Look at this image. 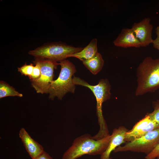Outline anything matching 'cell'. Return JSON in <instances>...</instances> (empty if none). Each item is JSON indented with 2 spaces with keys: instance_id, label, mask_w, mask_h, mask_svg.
I'll use <instances>...</instances> for the list:
<instances>
[{
  "instance_id": "9a60e30c",
  "label": "cell",
  "mask_w": 159,
  "mask_h": 159,
  "mask_svg": "<svg viewBox=\"0 0 159 159\" xmlns=\"http://www.w3.org/2000/svg\"><path fill=\"white\" fill-rule=\"evenodd\" d=\"M154 108L153 111L150 113H148L150 119L155 122L158 128H159V100L154 101L152 102Z\"/></svg>"
},
{
  "instance_id": "52a82bcc",
  "label": "cell",
  "mask_w": 159,
  "mask_h": 159,
  "mask_svg": "<svg viewBox=\"0 0 159 159\" xmlns=\"http://www.w3.org/2000/svg\"><path fill=\"white\" fill-rule=\"evenodd\" d=\"M35 61L40 65L41 74L38 80L31 81L32 86L37 93H49L50 85L53 80L54 69L59 63L54 61L39 58H36Z\"/></svg>"
},
{
  "instance_id": "5bb4252c",
  "label": "cell",
  "mask_w": 159,
  "mask_h": 159,
  "mask_svg": "<svg viewBox=\"0 0 159 159\" xmlns=\"http://www.w3.org/2000/svg\"><path fill=\"white\" fill-rule=\"evenodd\" d=\"M23 95L3 81H0V98L7 96L23 97Z\"/></svg>"
},
{
  "instance_id": "5b68a950",
  "label": "cell",
  "mask_w": 159,
  "mask_h": 159,
  "mask_svg": "<svg viewBox=\"0 0 159 159\" xmlns=\"http://www.w3.org/2000/svg\"><path fill=\"white\" fill-rule=\"evenodd\" d=\"M83 49L82 47H74L60 42H53L29 51L28 54L36 58L60 62L65 60L71 54L81 51Z\"/></svg>"
},
{
  "instance_id": "ffe728a7",
  "label": "cell",
  "mask_w": 159,
  "mask_h": 159,
  "mask_svg": "<svg viewBox=\"0 0 159 159\" xmlns=\"http://www.w3.org/2000/svg\"><path fill=\"white\" fill-rule=\"evenodd\" d=\"M155 33L157 37L155 39H153L152 44L153 47L159 51V26L156 28Z\"/></svg>"
},
{
  "instance_id": "4fadbf2b",
  "label": "cell",
  "mask_w": 159,
  "mask_h": 159,
  "mask_svg": "<svg viewBox=\"0 0 159 159\" xmlns=\"http://www.w3.org/2000/svg\"><path fill=\"white\" fill-rule=\"evenodd\" d=\"M84 65L94 74L98 73L103 67L104 61L98 52L94 57L82 62Z\"/></svg>"
},
{
  "instance_id": "7c38bea8",
  "label": "cell",
  "mask_w": 159,
  "mask_h": 159,
  "mask_svg": "<svg viewBox=\"0 0 159 159\" xmlns=\"http://www.w3.org/2000/svg\"><path fill=\"white\" fill-rule=\"evenodd\" d=\"M98 53L97 40L95 38L81 51L71 54L69 57H75L83 62L94 57Z\"/></svg>"
},
{
  "instance_id": "7402d4cb",
  "label": "cell",
  "mask_w": 159,
  "mask_h": 159,
  "mask_svg": "<svg viewBox=\"0 0 159 159\" xmlns=\"http://www.w3.org/2000/svg\"><path fill=\"white\" fill-rule=\"evenodd\" d=\"M157 159H159V156L157 158Z\"/></svg>"
},
{
  "instance_id": "d6986e66",
  "label": "cell",
  "mask_w": 159,
  "mask_h": 159,
  "mask_svg": "<svg viewBox=\"0 0 159 159\" xmlns=\"http://www.w3.org/2000/svg\"><path fill=\"white\" fill-rule=\"evenodd\" d=\"M159 156V143L154 149L145 157L146 159H155Z\"/></svg>"
},
{
  "instance_id": "ba28073f",
  "label": "cell",
  "mask_w": 159,
  "mask_h": 159,
  "mask_svg": "<svg viewBox=\"0 0 159 159\" xmlns=\"http://www.w3.org/2000/svg\"><path fill=\"white\" fill-rule=\"evenodd\" d=\"M149 17H145L140 21L134 23L131 28L135 37L141 44L142 47H146L152 44L153 25Z\"/></svg>"
},
{
  "instance_id": "30bf717a",
  "label": "cell",
  "mask_w": 159,
  "mask_h": 159,
  "mask_svg": "<svg viewBox=\"0 0 159 159\" xmlns=\"http://www.w3.org/2000/svg\"><path fill=\"white\" fill-rule=\"evenodd\" d=\"M115 46L122 48L142 47L139 41L135 37L131 28H123L113 41Z\"/></svg>"
},
{
  "instance_id": "9c48e42d",
  "label": "cell",
  "mask_w": 159,
  "mask_h": 159,
  "mask_svg": "<svg viewBox=\"0 0 159 159\" xmlns=\"http://www.w3.org/2000/svg\"><path fill=\"white\" fill-rule=\"evenodd\" d=\"M19 135L27 152L32 159H35L44 151L43 147L32 139L24 128L20 129Z\"/></svg>"
},
{
  "instance_id": "44dd1931",
  "label": "cell",
  "mask_w": 159,
  "mask_h": 159,
  "mask_svg": "<svg viewBox=\"0 0 159 159\" xmlns=\"http://www.w3.org/2000/svg\"><path fill=\"white\" fill-rule=\"evenodd\" d=\"M35 159H53L49 154L44 151Z\"/></svg>"
},
{
  "instance_id": "2e32d148",
  "label": "cell",
  "mask_w": 159,
  "mask_h": 159,
  "mask_svg": "<svg viewBox=\"0 0 159 159\" xmlns=\"http://www.w3.org/2000/svg\"><path fill=\"white\" fill-rule=\"evenodd\" d=\"M150 121L149 116L147 114L144 118L136 123L131 130L127 131L126 133L131 134L136 132L146 125Z\"/></svg>"
},
{
  "instance_id": "8992f818",
  "label": "cell",
  "mask_w": 159,
  "mask_h": 159,
  "mask_svg": "<svg viewBox=\"0 0 159 159\" xmlns=\"http://www.w3.org/2000/svg\"><path fill=\"white\" fill-rule=\"evenodd\" d=\"M159 143V128L147 133L144 136L127 142L123 146L120 145L113 151L115 153L130 151L141 152L148 154Z\"/></svg>"
},
{
  "instance_id": "3957f363",
  "label": "cell",
  "mask_w": 159,
  "mask_h": 159,
  "mask_svg": "<svg viewBox=\"0 0 159 159\" xmlns=\"http://www.w3.org/2000/svg\"><path fill=\"white\" fill-rule=\"evenodd\" d=\"M73 81L75 85H81L89 88L95 97L97 115L100 129L98 132L93 136V138L98 140L107 137L109 134L107 124L103 115L102 107L103 103L110 99V97L111 86L108 80L102 79L97 85H91L77 77H74Z\"/></svg>"
},
{
  "instance_id": "6da1fadb",
  "label": "cell",
  "mask_w": 159,
  "mask_h": 159,
  "mask_svg": "<svg viewBox=\"0 0 159 159\" xmlns=\"http://www.w3.org/2000/svg\"><path fill=\"white\" fill-rule=\"evenodd\" d=\"M111 135L96 140L88 134L76 138L72 145L64 153L62 159H77L82 155H101L107 148Z\"/></svg>"
},
{
  "instance_id": "7a4b0ae2",
  "label": "cell",
  "mask_w": 159,
  "mask_h": 159,
  "mask_svg": "<svg viewBox=\"0 0 159 159\" xmlns=\"http://www.w3.org/2000/svg\"><path fill=\"white\" fill-rule=\"evenodd\" d=\"M137 96L148 92H153L159 89V58L151 57L144 59L136 69Z\"/></svg>"
},
{
  "instance_id": "e0dca14e",
  "label": "cell",
  "mask_w": 159,
  "mask_h": 159,
  "mask_svg": "<svg viewBox=\"0 0 159 159\" xmlns=\"http://www.w3.org/2000/svg\"><path fill=\"white\" fill-rule=\"evenodd\" d=\"M34 66L32 63L27 64L25 63L22 66L18 68V71L22 75L28 76L29 77L31 75Z\"/></svg>"
},
{
  "instance_id": "277c9868",
  "label": "cell",
  "mask_w": 159,
  "mask_h": 159,
  "mask_svg": "<svg viewBox=\"0 0 159 159\" xmlns=\"http://www.w3.org/2000/svg\"><path fill=\"white\" fill-rule=\"evenodd\" d=\"M60 62L61 67L59 76L52 81L49 90V98L52 100L55 97L62 100L67 92L74 93L75 88L72 78L76 72L75 65L68 60Z\"/></svg>"
},
{
  "instance_id": "8fae6325",
  "label": "cell",
  "mask_w": 159,
  "mask_h": 159,
  "mask_svg": "<svg viewBox=\"0 0 159 159\" xmlns=\"http://www.w3.org/2000/svg\"><path fill=\"white\" fill-rule=\"evenodd\" d=\"M128 130L124 127H120L113 131L108 146L101 155L100 159H111V152L121 144L125 142V134Z\"/></svg>"
},
{
  "instance_id": "ac0fdd59",
  "label": "cell",
  "mask_w": 159,
  "mask_h": 159,
  "mask_svg": "<svg viewBox=\"0 0 159 159\" xmlns=\"http://www.w3.org/2000/svg\"><path fill=\"white\" fill-rule=\"evenodd\" d=\"M34 63L35 65L34 67L31 75L29 77L31 81L38 80L41 74V69L39 64L35 61H34Z\"/></svg>"
}]
</instances>
